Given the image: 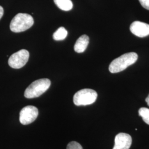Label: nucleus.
<instances>
[{"label":"nucleus","mask_w":149,"mask_h":149,"mask_svg":"<svg viewBox=\"0 0 149 149\" xmlns=\"http://www.w3.org/2000/svg\"><path fill=\"white\" fill-rule=\"evenodd\" d=\"M138 59V55L136 53L124 54L112 61L109 66V71L112 74L120 72L134 64Z\"/></svg>","instance_id":"f257e3e1"},{"label":"nucleus","mask_w":149,"mask_h":149,"mask_svg":"<svg viewBox=\"0 0 149 149\" xmlns=\"http://www.w3.org/2000/svg\"><path fill=\"white\" fill-rule=\"evenodd\" d=\"M34 24L32 16L27 13H19L13 17L10 23V29L15 33L24 32Z\"/></svg>","instance_id":"f03ea898"},{"label":"nucleus","mask_w":149,"mask_h":149,"mask_svg":"<svg viewBox=\"0 0 149 149\" xmlns=\"http://www.w3.org/2000/svg\"><path fill=\"white\" fill-rule=\"evenodd\" d=\"M51 85V81L48 79H41L33 82L24 92V96L27 98H34L41 96L48 90Z\"/></svg>","instance_id":"7ed1b4c3"},{"label":"nucleus","mask_w":149,"mask_h":149,"mask_svg":"<svg viewBox=\"0 0 149 149\" xmlns=\"http://www.w3.org/2000/svg\"><path fill=\"white\" fill-rule=\"evenodd\" d=\"M97 96V93L93 90L82 89L74 94L73 101L77 106L90 105L96 102Z\"/></svg>","instance_id":"20e7f679"},{"label":"nucleus","mask_w":149,"mask_h":149,"mask_svg":"<svg viewBox=\"0 0 149 149\" xmlns=\"http://www.w3.org/2000/svg\"><path fill=\"white\" fill-rule=\"evenodd\" d=\"M29 58V53L27 50L22 49L13 54L8 59V63L13 69H21L27 64Z\"/></svg>","instance_id":"39448f33"},{"label":"nucleus","mask_w":149,"mask_h":149,"mask_svg":"<svg viewBox=\"0 0 149 149\" xmlns=\"http://www.w3.org/2000/svg\"><path fill=\"white\" fill-rule=\"evenodd\" d=\"M38 116L37 108L28 106L22 108L19 113V121L23 125H28L33 122Z\"/></svg>","instance_id":"423d86ee"},{"label":"nucleus","mask_w":149,"mask_h":149,"mask_svg":"<svg viewBox=\"0 0 149 149\" xmlns=\"http://www.w3.org/2000/svg\"><path fill=\"white\" fill-rule=\"evenodd\" d=\"M130 30L138 37H145L149 35V24L141 22H134L130 25Z\"/></svg>","instance_id":"0eeeda50"},{"label":"nucleus","mask_w":149,"mask_h":149,"mask_svg":"<svg viewBox=\"0 0 149 149\" xmlns=\"http://www.w3.org/2000/svg\"><path fill=\"white\" fill-rule=\"evenodd\" d=\"M114 141L113 149H129L132 144V138L128 134L120 133L116 136Z\"/></svg>","instance_id":"6e6552de"},{"label":"nucleus","mask_w":149,"mask_h":149,"mask_svg":"<svg viewBox=\"0 0 149 149\" xmlns=\"http://www.w3.org/2000/svg\"><path fill=\"white\" fill-rule=\"evenodd\" d=\"M90 41L89 37L87 35L81 36L76 41L74 45V51L78 53H81L85 51Z\"/></svg>","instance_id":"1a4fd4ad"},{"label":"nucleus","mask_w":149,"mask_h":149,"mask_svg":"<svg viewBox=\"0 0 149 149\" xmlns=\"http://www.w3.org/2000/svg\"><path fill=\"white\" fill-rule=\"evenodd\" d=\"M54 3L63 11H70L73 7L71 0H54Z\"/></svg>","instance_id":"9d476101"},{"label":"nucleus","mask_w":149,"mask_h":149,"mask_svg":"<svg viewBox=\"0 0 149 149\" xmlns=\"http://www.w3.org/2000/svg\"><path fill=\"white\" fill-rule=\"evenodd\" d=\"M68 31L64 27H60L58 30L54 33L53 39L55 40L60 41L64 40L68 36Z\"/></svg>","instance_id":"9b49d317"},{"label":"nucleus","mask_w":149,"mask_h":149,"mask_svg":"<svg viewBox=\"0 0 149 149\" xmlns=\"http://www.w3.org/2000/svg\"><path fill=\"white\" fill-rule=\"evenodd\" d=\"M139 114L141 117L144 122L149 125V109L147 108L143 107L139 109Z\"/></svg>","instance_id":"f8f14e48"},{"label":"nucleus","mask_w":149,"mask_h":149,"mask_svg":"<svg viewBox=\"0 0 149 149\" xmlns=\"http://www.w3.org/2000/svg\"><path fill=\"white\" fill-rule=\"evenodd\" d=\"M67 149H83L82 146L76 141H71L67 146Z\"/></svg>","instance_id":"ddd939ff"},{"label":"nucleus","mask_w":149,"mask_h":149,"mask_svg":"<svg viewBox=\"0 0 149 149\" xmlns=\"http://www.w3.org/2000/svg\"><path fill=\"white\" fill-rule=\"evenodd\" d=\"M144 8L149 10V0H139Z\"/></svg>","instance_id":"4468645a"},{"label":"nucleus","mask_w":149,"mask_h":149,"mask_svg":"<svg viewBox=\"0 0 149 149\" xmlns=\"http://www.w3.org/2000/svg\"><path fill=\"white\" fill-rule=\"evenodd\" d=\"M3 13H4L3 8L2 6H0V19H1V18L2 17V16L3 15Z\"/></svg>","instance_id":"2eb2a0df"},{"label":"nucleus","mask_w":149,"mask_h":149,"mask_svg":"<svg viewBox=\"0 0 149 149\" xmlns=\"http://www.w3.org/2000/svg\"><path fill=\"white\" fill-rule=\"evenodd\" d=\"M145 101H146V102L147 103L148 105L149 106V95H148V96L146 98V99H145Z\"/></svg>","instance_id":"dca6fc26"}]
</instances>
